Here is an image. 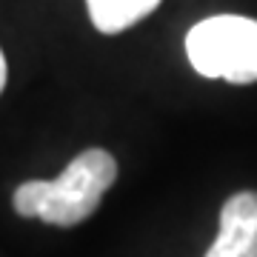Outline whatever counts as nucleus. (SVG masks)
<instances>
[{"label":"nucleus","instance_id":"f257e3e1","mask_svg":"<svg viewBox=\"0 0 257 257\" xmlns=\"http://www.w3.org/2000/svg\"><path fill=\"white\" fill-rule=\"evenodd\" d=\"M117 180V160L106 149H86L57 180H29L15 192V211L52 226H77L92 217Z\"/></svg>","mask_w":257,"mask_h":257},{"label":"nucleus","instance_id":"f03ea898","mask_svg":"<svg viewBox=\"0 0 257 257\" xmlns=\"http://www.w3.org/2000/svg\"><path fill=\"white\" fill-rule=\"evenodd\" d=\"M186 55L194 72L229 83L257 80V20L214 15L186 35Z\"/></svg>","mask_w":257,"mask_h":257},{"label":"nucleus","instance_id":"7ed1b4c3","mask_svg":"<svg viewBox=\"0 0 257 257\" xmlns=\"http://www.w3.org/2000/svg\"><path fill=\"white\" fill-rule=\"evenodd\" d=\"M206 257H257V192H237L223 203L220 231Z\"/></svg>","mask_w":257,"mask_h":257},{"label":"nucleus","instance_id":"20e7f679","mask_svg":"<svg viewBox=\"0 0 257 257\" xmlns=\"http://www.w3.org/2000/svg\"><path fill=\"white\" fill-rule=\"evenodd\" d=\"M86 3H89L92 23L103 35H117L123 29L140 23L160 6V0H86Z\"/></svg>","mask_w":257,"mask_h":257},{"label":"nucleus","instance_id":"39448f33","mask_svg":"<svg viewBox=\"0 0 257 257\" xmlns=\"http://www.w3.org/2000/svg\"><path fill=\"white\" fill-rule=\"evenodd\" d=\"M3 86H6V57L0 52V92H3Z\"/></svg>","mask_w":257,"mask_h":257}]
</instances>
